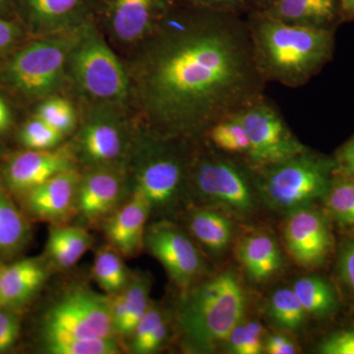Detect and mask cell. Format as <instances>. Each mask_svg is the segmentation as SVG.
Here are the masks:
<instances>
[{"label": "cell", "mask_w": 354, "mask_h": 354, "mask_svg": "<svg viewBox=\"0 0 354 354\" xmlns=\"http://www.w3.org/2000/svg\"><path fill=\"white\" fill-rule=\"evenodd\" d=\"M46 353L53 354H115L120 353L113 337L80 339L74 337H44Z\"/></svg>", "instance_id": "obj_34"}, {"label": "cell", "mask_w": 354, "mask_h": 354, "mask_svg": "<svg viewBox=\"0 0 354 354\" xmlns=\"http://www.w3.org/2000/svg\"><path fill=\"white\" fill-rule=\"evenodd\" d=\"M169 317L160 305L151 304L132 333L131 351L140 354L144 344L158 330L162 324L169 321Z\"/></svg>", "instance_id": "obj_37"}, {"label": "cell", "mask_w": 354, "mask_h": 354, "mask_svg": "<svg viewBox=\"0 0 354 354\" xmlns=\"http://www.w3.org/2000/svg\"><path fill=\"white\" fill-rule=\"evenodd\" d=\"M9 2H10V0H0V10L6 9Z\"/></svg>", "instance_id": "obj_46"}, {"label": "cell", "mask_w": 354, "mask_h": 354, "mask_svg": "<svg viewBox=\"0 0 354 354\" xmlns=\"http://www.w3.org/2000/svg\"><path fill=\"white\" fill-rule=\"evenodd\" d=\"M258 1H259V3H262L263 8H265L266 6H269V4L271 3V2L274 1V0H258ZM261 9H259V10H261Z\"/></svg>", "instance_id": "obj_47"}, {"label": "cell", "mask_w": 354, "mask_h": 354, "mask_svg": "<svg viewBox=\"0 0 354 354\" xmlns=\"http://www.w3.org/2000/svg\"><path fill=\"white\" fill-rule=\"evenodd\" d=\"M237 116L250 141L246 164L252 169L279 164L307 148L265 95L241 109Z\"/></svg>", "instance_id": "obj_11"}, {"label": "cell", "mask_w": 354, "mask_h": 354, "mask_svg": "<svg viewBox=\"0 0 354 354\" xmlns=\"http://www.w3.org/2000/svg\"><path fill=\"white\" fill-rule=\"evenodd\" d=\"M48 35L16 53L8 64L9 82L29 97H48L57 92L67 72L70 55L87 24Z\"/></svg>", "instance_id": "obj_8"}, {"label": "cell", "mask_w": 354, "mask_h": 354, "mask_svg": "<svg viewBox=\"0 0 354 354\" xmlns=\"http://www.w3.org/2000/svg\"><path fill=\"white\" fill-rule=\"evenodd\" d=\"M12 122V115L8 104L0 95V133L7 131Z\"/></svg>", "instance_id": "obj_44"}, {"label": "cell", "mask_w": 354, "mask_h": 354, "mask_svg": "<svg viewBox=\"0 0 354 354\" xmlns=\"http://www.w3.org/2000/svg\"><path fill=\"white\" fill-rule=\"evenodd\" d=\"M20 35L19 28L14 23L0 19V55L12 48Z\"/></svg>", "instance_id": "obj_43"}, {"label": "cell", "mask_w": 354, "mask_h": 354, "mask_svg": "<svg viewBox=\"0 0 354 354\" xmlns=\"http://www.w3.org/2000/svg\"><path fill=\"white\" fill-rule=\"evenodd\" d=\"M201 141L218 152L247 162L250 141L237 114L216 121L205 133Z\"/></svg>", "instance_id": "obj_28"}, {"label": "cell", "mask_w": 354, "mask_h": 354, "mask_svg": "<svg viewBox=\"0 0 354 354\" xmlns=\"http://www.w3.org/2000/svg\"><path fill=\"white\" fill-rule=\"evenodd\" d=\"M259 12L288 24L335 29L341 21L339 0H274Z\"/></svg>", "instance_id": "obj_21"}, {"label": "cell", "mask_w": 354, "mask_h": 354, "mask_svg": "<svg viewBox=\"0 0 354 354\" xmlns=\"http://www.w3.org/2000/svg\"><path fill=\"white\" fill-rule=\"evenodd\" d=\"M67 71L90 106L127 109L131 102L127 67L91 21H87L82 37L70 55Z\"/></svg>", "instance_id": "obj_7"}, {"label": "cell", "mask_w": 354, "mask_h": 354, "mask_svg": "<svg viewBox=\"0 0 354 354\" xmlns=\"http://www.w3.org/2000/svg\"><path fill=\"white\" fill-rule=\"evenodd\" d=\"M75 156L69 147L57 150H29L8 162L6 181L13 192L26 194L58 174L75 169Z\"/></svg>", "instance_id": "obj_17"}, {"label": "cell", "mask_w": 354, "mask_h": 354, "mask_svg": "<svg viewBox=\"0 0 354 354\" xmlns=\"http://www.w3.org/2000/svg\"><path fill=\"white\" fill-rule=\"evenodd\" d=\"M335 171L333 157L308 147L279 164L253 169L263 206L283 216L322 202Z\"/></svg>", "instance_id": "obj_6"}, {"label": "cell", "mask_w": 354, "mask_h": 354, "mask_svg": "<svg viewBox=\"0 0 354 354\" xmlns=\"http://www.w3.org/2000/svg\"><path fill=\"white\" fill-rule=\"evenodd\" d=\"M266 329L260 320L245 317L221 344V351L230 354H263Z\"/></svg>", "instance_id": "obj_31"}, {"label": "cell", "mask_w": 354, "mask_h": 354, "mask_svg": "<svg viewBox=\"0 0 354 354\" xmlns=\"http://www.w3.org/2000/svg\"><path fill=\"white\" fill-rule=\"evenodd\" d=\"M80 177L75 169H69L26 193L28 211L41 220H64L75 208Z\"/></svg>", "instance_id": "obj_19"}, {"label": "cell", "mask_w": 354, "mask_h": 354, "mask_svg": "<svg viewBox=\"0 0 354 354\" xmlns=\"http://www.w3.org/2000/svg\"><path fill=\"white\" fill-rule=\"evenodd\" d=\"M35 115L64 135L76 127V111L71 102L59 97H51L39 104Z\"/></svg>", "instance_id": "obj_35"}, {"label": "cell", "mask_w": 354, "mask_h": 354, "mask_svg": "<svg viewBox=\"0 0 354 354\" xmlns=\"http://www.w3.org/2000/svg\"><path fill=\"white\" fill-rule=\"evenodd\" d=\"M300 353L299 346L295 335L277 329L267 330L264 339V353L297 354Z\"/></svg>", "instance_id": "obj_39"}, {"label": "cell", "mask_w": 354, "mask_h": 354, "mask_svg": "<svg viewBox=\"0 0 354 354\" xmlns=\"http://www.w3.org/2000/svg\"><path fill=\"white\" fill-rule=\"evenodd\" d=\"M64 137L62 133L50 127L36 115L26 123L20 132L21 143L29 150H50Z\"/></svg>", "instance_id": "obj_36"}, {"label": "cell", "mask_w": 354, "mask_h": 354, "mask_svg": "<svg viewBox=\"0 0 354 354\" xmlns=\"http://www.w3.org/2000/svg\"><path fill=\"white\" fill-rule=\"evenodd\" d=\"M333 158L335 174L354 179V135L335 151Z\"/></svg>", "instance_id": "obj_41"}, {"label": "cell", "mask_w": 354, "mask_h": 354, "mask_svg": "<svg viewBox=\"0 0 354 354\" xmlns=\"http://www.w3.org/2000/svg\"><path fill=\"white\" fill-rule=\"evenodd\" d=\"M310 319L330 320L337 315L342 297L335 283L320 274L299 277L290 286Z\"/></svg>", "instance_id": "obj_24"}, {"label": "cell", "mask_w": 354, "mask_h": 354, "mask_svg": "<svg viewBox=\"0 0 354 354\" xmlns=\"http://www.w3.org/2000/svg\"><path fill=\"white\" fill-rule=\"evenodd\" d=\"M87 0H26L32 20L50 34L83 23Z\"/></svg>", "instance_id": "obj_26"}, {"label": "cell", "mask_w": 354, "mask_h": 354, "mask_svg": "<svg viewBox=\"0 0 354 354\" xmlns=\"http://www.w3.org/2000/svg\"><path fill=\"white\" fill-rule=\"evenodd\" d=\"M171 11L169 0H106L104 20L111 39L136 48Z\"/></svg>", "instance_id": "obj_14"}, {"label": "cell", "mask_w": 354, "mask_h": 354, "mask_svg": "<svg viewBox=\"0 0 354 354\" xmlns=\"http://www.w3.org/2000/svg\"><path fill=\"white\" fill-rule=\"evenodd\" d=\"M144 244L183 293L211 272L207 257L194 239L185 228L171 221H158L146 227Z\"/></svg>", "instance_id": "obj_12"}, {"label": "cell", "mask_w": 354, "mask_h": 354, "mask_svg": "<svg viewBox=\"0 0 354 354\" xmlns=\"http://www.w3.org/2000/svg\"><path fill=\"white\" fill-rule=\"evenodd\" d=\"M247 24L256 67L266 83L301 87L334 55L335 30L288 24L259 11Z\"/></svg>", "instance_id": "obj_2"}, {"label": "cell", "mask_w": 354, "mask_h": 354, "mask_svg": "<svg viewBox=\"0 0 354 354\" xmlns=\"http://www.w3.org/2000/svg\"><path fill=\"white\" fill-rule=\"evenodd\" d=\"M127 67L142 125L165 139L201 141L216 121L264 95L247 21L237 14L176 11Z\"/></svg>", "instance_id": "obj_1"}, {"label": "cell", "mask_w": 354, "mask_h": 354, "mask_svg": "<svg viewBox=\"0 0 354 354\" xmlns=\"http://www.w3.org/2000/svg\"><path fill=\"white\" fill-rule=\"evenodd\" d=\"M317 353L322 354H354V324L329 333L321 339Z\"/></svg>", "instance_id": "obj_38"}, {"label": "cell", "mask_w": 354, "mask_h": 354, "mask_svg": "<svg viewBox=\"0 0 354 354\" xmlns=\"http://www.w3.org/2000/svg\"><path fill=\"white\" fill-rule=\"evenodd\" d=\"M151 279L135 274L127 286L111 298V315L115 334L130 335L150 306Z\"/></svg>", "instance_id": "obj_23"}, {"label": "cell", "mask_w": 354, "mask_h": 354, "mask_svg": "<svg viewBox=\"0 0 354 354\" xmlns=\"http://www.w3.org/2000/svg\"><path fill=\"white\" fill-rule=\"evenodd\" d=\"M29 232L24 216L10 198L0 190V253L17 252L28 241Z\"/></svg>", "instance_id": "obj_30"}, {"label": "cell", "mask_w": 354, "mask_h": 354, "mask_svg": "<svg viewBox=\"0 0 354 354\" xmlns=\"http://www.w3.org/2000/svg\"><path fill=\"white\" fill-rule=\"evenodd\" d=\"M341 21L354 20V0H339Z\"/></svg>", "instance_id": "obj_45"}, {"label": "cell", "mask_w": 354, "mask_h": 354, "mask_svg": "<svg viewBox=\"0 0 354 354\" xmlns=\"http://www.w3.org/2000/svg\"><path fill=\"white\" fill-rule=\"evenodd\" d=\"M187 188L195 206L218 209L243 225L263 206L253 169L204 141L195 144L191 153Z\"/></svg>", "instance_id": "obj_4"}, {"label": "cell", "mask_w": 354, "mask_h": 354, "mask_svg": "<svg viewBox=\"0 0 354 354\" xmlns=\"http://www.w3.org/2000/svg\"><path fill=\"white\" fill-rule=\"evenodd\" d=\"M232 251L249 286L267 285L286 267L281 243L267 228L249 227L239 232Z\"/></svg>", "instance_id": "obj_15"}, {"label": "cell", "mask_w": 354, "mask_h": 354, "mask_svg": "<svg viewBox=\"0 0 354 354\" xmlns=\"http://www.w3.org/2000/svg\"><path fill=\"white\" fill-rule=\"evenodd\" d=\"M94 277L102 290L111 295L120 292L130 279L120 254L113 248L102 249L97 254Z\"/></svg>", "instance_id": "obj_32"}, {"label": "cell", "mask_w": 354, "mask_h": 354, "mask_svg": "<svg viewBox=\"0 0 354 354\" xmlns=\"http://www.w3.org/2000/svg\"><path fill=\"white\" fill-rule=\"evenodd\" d=\"M281 230L286 253L299 267L317 270L335 254V239L332 223L323 207H305L285 216Z\"/></svg>", "instance_id": "obj_13"}, {"label": "cell", "mask_w": 354, "mask_h": 354, "mask_svg": "<svg viewBox=\"0 0 354 354\" xmlns=\"http://www.w3.org/2000/svg\"><path fill=\"white\" fill-rule=\"evenodd\" d=\"M195 144L165 139L139 125L127 165L133 185L151 212L171 213L188 198V169Z\"/></svg>", "instance_id": "obj_5"}, {"label": "cell", "mask_w": 354, "mask_h": 354, "mask_svg": "<svg viewBox=\"0 0 354 354\" xmlns=\"http://www.w3.org/2000/svg\"><path fill=\"white\" fill-rule=\"evenodd\" d=\"M137 129L133 130L124 109L90 106L77 136V156L88 167H125Z\"/></svg>", "instance_id": "obj_9"}, {"label": "cell", "mask_w": 354, "mask_h": 354, "mask_svg": "<svg viewBox=\"0 0 354 354\" xmlns=\"http://www.w3.org/2000/svg\"><path fill=\"white\" fill-rule=\"evenodd\" d=\"M195 8L237 14L246 8L250 0H189Z\"/></svg>", "instance_id": "obj_42"}, {"label": "cell", "mask_w": 354, "mask_h": 354, "mask_svg": "<svg viewBox=\"0 0 354 354\" xmlns=\"http://www.w3.org/2000/svg\"><path fill=\"white\" fill-rule=\"evenodd\" d=\"M48 276L43 261L25 259L0 267V308L25 304L41 288Z\"/></svg>", "instance_id": "obj_22"}, {"label": "cell", "mask_w": 354, "mask_h": 354, "mask_svg": "<svg viewBox=\"0 0 354 354\" xmlns=\"http://www.w3.org/2000/svg\"><path fill=\"white\" fill-rule=\"evenodd\" d=\"M334 255L335 285L342 300L354 307V234H342Z\"/></svg>", "instance_id": "obj_33"}, {"label": "cell", "mask_w": 354, "mask_h": 354, "mask_svg": "<svg viewBox=\"0 0 354 354\" xmlns=\"http://www.w3.org/2000/svg\"><path fill=\"white\" fill-rule=\"evenodd\" d=\"M92 237L81 227H53L48 241V253L60 269H68L92 245Z\"/></svg>", "instance_id": "obj_29"}, {"label": "cell", "mask_w": 354, "mask_h": 354, "mask_svg": "<svg viewBox=\"0 0 354 354\" xmlns=\"http://www.w3.org/2000/svg\"><path fill=\"white\" fill-rule=\"evenodd\" d=\"M44 332V337H113L111 298L82 286L72 288L48 310Z\"/></svg>", "instance_id": "obj_10"}, {"label": "cell", "mask_w": 354, "mask_h": 354, "mask_svg": "<svg viewBox=\"0 0 354 354\" xmlns=\"http://www.w3.org/2000/svg\"><path fill=\"white\" fill-rule=\"evenodd\" d=\"M1 266H2V265H1V264H0V267H1Z\"/></svg>", "instance_id": "obj_48"}, {"label": "cell", "mask_w": 354, "mask_h": 354, "mask_svg": "<svg viewBox=\"0 0 354 354\" xmlns=\"http://www.w3.org/2000/svg\"><path fill=\"white\" fill-rule=\"evenodd\" d=\"M124 169L122 167H90L80 177L76 207L85 220H101L114 213L127 192Z\"/></svg>", "instance_id": "obj_16"}, {"label": "cell", "mask_w": 354, "mask_h": 354, "mask_svg": "<svg viewBox=\"0 0 354 354\" xmlns=\"http://www.w3.org/2000/svg\"><path fill=\"white\" fill-rule=\"evenodd\" d=\"M239 268L209 272L183 293L176 314V327L196 351L220 349L235 326L248 316L251 297Z\"/></svg>", "instance_id": "obj_3"}, {"label": "cell", "mask_w": 354, "mask_h": 354, "mask_svg": "<svg viewBox=\"0 0 354 354\" xmlns=\"http://www.w3.org/2000/svg\"><path fill=\"white\" fill-rule=\"evenodd\" d=\"M321 203L333 227L354 234V179L335 174Z\"/></svg>", "instance_id": "obj_27"}, {"label": "cell", "mask_w": 354, "mask_h": 354, "mask_svg": "<svg viewBox=\"0 0 354 354\" xmlns=\"http://www.w3.org/2000/svg\"><path fill=\"white\" fill-rule=\"evenodd\" d=\"M151 212L146 197L136 188L129 202L114 212L106 225V234L111 246L123 255L138 252L144 244L146 223Z\"/></svg>", "instance_id": "obj_20"}, {"label": "cell", "mask_w": 354, "mask_h": 354, "mask_svg": "<svg viewBox=\"0 0 354 354\" xmlns=\"http://www.w3.org/2000/svg\"><path fill=\"white\" fill-rule=\"evenodd\" d=\"M186 232L207 258L221 262L234 249L237 221L218 209L193 206L184 216Z\"/></svg>", "instance_id": "obj_18"}, {"label": "cell", "mask_w": 354, "mask_h": 354, "mask_svg": "<svg viewBox=\"0 0 354 354\" xmlns=\"http://www.w3.org/2000/svg\"><path fill=\"white\" fill-rule=\"evenodd\" d=\"M265 319L272 329L292 335L301 334L310 320L291 286L272 290L265 305Z\"/></svg>", "instance_id": "obj_25"}, {"label": "cell", "mask_w": 354, "mask_h": 354, "mask_svg": "<svg viewBox=\"0 0 354 354\" xmlns=\"http://www.w3.org/2000/svg\"><path fill=\"white\" fill-rule=\"evenodd\" d=\"M19 335V320L7 308H0V353L15 344Z\"/></svg>", "instance_id": "obj_40"}]
</instances>
